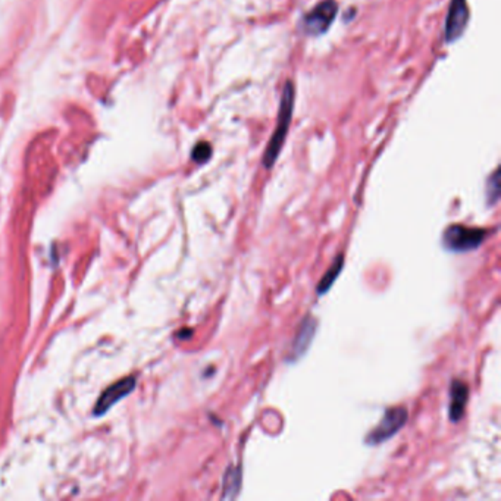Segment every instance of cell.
<instances>
[{
  "mask_svg": "<svg viewBox=\"0 0 501 501\" xmlns=\"http://www.w3.org/2000/svg\"><path fill=\"white\" fill-rule=\"evenodd\" d=\"M488 232L482 228H471L465 225H452L444 231L442 244L452 252L465 253L478 249Z\"/></svg>",
  "mask_w": 501,
  "mask_h": 501,
  "instance_id": "cell-2",
  "label": "cell"
},
{
  "mask_svg": "<svg viewBox=\"0 0 501 501\" xmlns=\"http://www.w3.org/2000/svg\"><path fill=\"white\" fill-rule=\"evenodd\" d=\"M468 18L466 0H453L449 9L447 21H445V40L449 43L457 40L466 27Z\"/></svg>",
  "mask_w": 501,
  "mask_h": 501,
  "instance_id": "cell-6",
  "label": "cell"
},
{
  "mask_svg": "<svg viewBox=\"0 0 501 501\" xmlns=\"http://www.w3.org/2000/svg\"><path fill=\"white\" fill-rule=\"evenodd\" d=\"M134 387H136V377H126V378L115 382L114 385H110L106 391H103L99 401L96 403L95 415L102 416L103 413H106L117 401H119L126 394L131 393Z\"/></svg>",
  "mask_w": 501,
  "mask_h": 501,
  "instance_id": "cell-5",
  "label": "cell"
},
{
  "mask_svg": "<svg viewBox=\"0 0 501 501\" xmlns=\"http://www.w3.org/2000/svg\"><path fill=\"white\" fill-rule=\"evenodd\" d=\"M317 328H318L317 319L312 318V317L305 318V321L300 324L299 332H297V336H295L293 346H291V351H290V356H288V359L291 362H295L297 359H300L309 350V347L313 341V337H314V332H317Z\"/></svg>",
  "mask_w": 501,
  "mask_h": 501,
  "instance_id": "cell-7",
  "label": "cell"
},
{
  "mask_svg": "<svg viewBox=\"0 0 501 501\" xmlns=\"http://www.w3.org/2000/svg\"><path fill=\"white\" fill-rule=\"evenodd\" d=\"M343 264H344V257L343 256H338L336 261H334V264L329 266V269L325 272V275L322 276V280L321 283L318 284V294L322 295L325 293L329 291V288L332 287V284L336 283L337 280V276L340 275V272L343 271Z\"/></svg>",
  "mask_w": 501,
  "mask_h": 501,
  "instance_id": "cell-10",
  "label": "cell"
},
{
  "mask_svg": "<svg viewBox=\"0 0 501 501\" xmlns=\"http://www.w3.org/2000/svg\"><path fill=\"white\" fill-rule=\"evenodd\" d=\"M337 9L338 6L334 0H325V2H321L317 8H313L303 18V23H302L303 30L310 35L324 34L332 24L334 18H336Z\"/></svg>",
  "mask_w": 501,
  "mask_h": 501,
  "instance_id": "cell-4",
  "label": "cell"
},
{
  "mask_svg": "<svg viewBox=\"0 0 501 501\" xmlns=\"http://www.w3.org/2000/svg\"><path fill=\"white\" fill-rule=\"evenodd\" d=\"M498 196H500V181H498V171H495L490 178L488 187H487V197L490 205H494V203L498 200Z\"/></svg>",
  "mask_w": 501,
  "mask_h": 501,
  "instance_id": "cell-11",
  "label": "cell"
},
{
  "mask_svg": "<svg viewBox=\"0 0 501 501\" xmlns=\"http://www.w3.org/2000/svg\"><path fill=\"white\" fill-rule=\"evenodd\" d=\"M468 394H469V389L465 382L453 381L450 389V409H449L452 422H459L463 418V415H465Z\"/></svg>",
  "mask_w": 501,
  "mask_h": 501,
  "instance_id": "cell-8",
  "label": "cell"
},
{
  "mask_svg": "<svg viewBox=\"0 0 501 501\" xmlns=\"http://www.w3.org/2000/svg\"><path fill=\"white\" fill-rule=\"evenodd\" d=\"M407 416H409V413H407L404 407H391V409H388L381 422L366 437V442L369 445H377L389 440L406 425Z\"/></svg>",
  "mask_w": 501,
  "mask_h": 501,
  "instance_id": "cell-3",
  "label": "cell"
},
{
  "mask_svg": "<svg viewBox=\"0 0 501 501\" xmlns=\"http://www.w3.org/2000/svg\"><path fill=\"white\" fill-rule=\"evenodd\" d=\"M241 487V469L235 466H230L224 475V493H222V500H234Z\"/></svg>",
  "mask_w": 501,
  "mask_h": 501,
  "instance_id": "cell-9",
  "label": "cell"
},
{
  "mask_svg": "<svg viewBox=\"0 0 501 501\" xmlns=\"http://www.w3.org/2000/svg\"><path fill=\"white\" fill-rule=\"evenodd\" d=\"M293 107H294V86L288 81L285 84L283 98H281V105H280V115H278V124L275 128V133L269 141V146L265 151L264 155V166L265 168H272L278 155H280L281 148L284 146L287 131L290 128L291 122V115H293Z\"/></svg>",
  "mask_w": 501,
  "mask_h": 501,
  "instance_id": "cell-1",
  "label": "cell"
},
{
  "mask_svg": "<svg viewBox=\"0 0 501 501\" xmlns=\"http://www.w3.org/2000/svg\"><path fill=\"white\" fill-rule=\"evenodd\" d=\"M211 153H212L211 146L206 144V143H200V144L194 148L193 158H194L196 162L203 163V162H206V160L211 158Z\"/></svg>",
  "mask_w": 501,
  "mask_h": 501,
  "instance_id": "cell-12",
  "label": "cell"
}]
</instances>
